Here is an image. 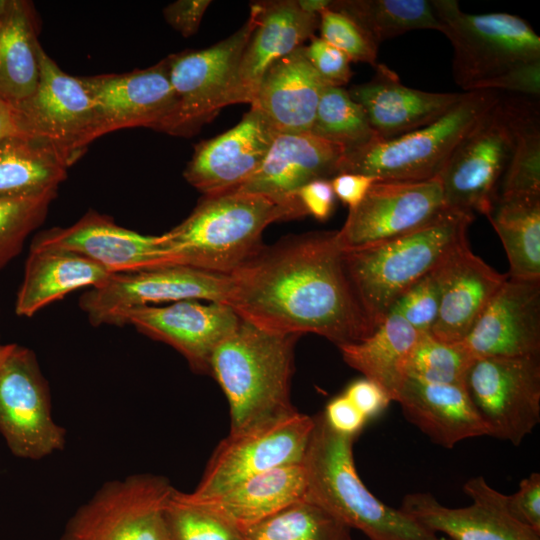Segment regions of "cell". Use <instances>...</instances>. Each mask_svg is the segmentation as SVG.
<instances>
[{
	"label": "cell",
	"mask_w": 540,
	"mask_h": 540,
	"mask_svg": "<svg viewBox=\"0 0 540 540\" xmlns=\"http://www.w3.org/2000/svg\"><path fill=\"white\" fill-rule=\"evenodd\" d=\"M472 504L450 508L429 493L407 494L400 510L431 532L448 540H540V534L516 521L508 512L506 495L493 489L482 476L463 486Z\"/></svg>",
	"instance_id": "18"
},
{
	"label": "cell",
	"mask_w": 540,
	"mask_h": 540,
	"mask_svg": "<svg viewBox=\"0 0 540 540\" xmlns=\"http://www.w3.org/2000/svg\"><path fill=\"white\" fill-rule=\"evenodd\" d=\"M258 4L247 21L226 39L201 50H185L165 58L174 105L156 131L189 137L228 106L238 63L255 27Z\"/></svg>",
	"instance_id": "8"
},
{
	"label": "cell",
	"mask_w": 540,
	"mask_h": 540,
	"mask_svg": "<svg viewBox=\"0 0 540 540\" xmlns=\"http://www.w3.org/2000/svg\"><path fill=\"white\" fill-rule=\"evenodd\" d=\"M460 343L475 359L540 356V280L507 276Z\"/></svg>",
	"instance_id": "21"
},
{
	"label": "cell",
	"mask_w": 540,
	"mask_h": 540,
	"mask_svg": "<svg viewBox=\"0 0 540 540\" xmlns=\"http://www.w3.org/2000/svg\"><path fill=\"white\" fill-rule=\"evenodd\" d=\"M210 4V0H178L167 5L163 15L173 29L184 37H190L197 32Z\"/></svg>",
	"instance_id": "47"
},
{
	"label": "cell",
	"mask_w": 540,
	"mask_h": 540,
	"mask_svg": "<svg viewBox=\"0 0 540 540\" xmlns=\"http://www.w3.org/2000/svg\"><path fill=\"white\" fill-rule=\"evenodd\" d=\"M229 291L228 274L180 265L163 266L112 274L104 284L84 293L79 305L92 325H117L127 311L152 304L183 300L226 304Z\"/></svg>",
	"instance_id": "13"
},
{
	"label": "cell",
	"mask_w": 540,
	"mask_h": 540,
	"mask_svg": "<svg viewBox=\"0 0 540 540\" xmlns=\"http://www.w3.org/2000/svg\"><path fill=\"white\" fill-rule=\"evenodd\" d=\"M473 218L449 210L405 235L342 251L350 285L374 327L411 286L468 244L467 228Z\"/></svg>",
	"instance_id": "4"
},
{
	"label": "cell",
	"mask_w": 540,
	"mask_h": 540,
	"mask_svg": "<svg viewBox=\"0 0 540 540\" xmlns=\"http://www.w3.org/2000/svg\"><path fill=\"white\" fill-rule=\"evenodd\" d=\"M506 506L516 521L540 534V474L524 478L517 492L506 495Z\"/></svg>",
	"instance_id": "46"
},
{
	"label": "cell",
	"mask_w": 540,
	"mask_h": 540,
	"mask_svg": "<svg viewBox=\"0 0 540 540\" xmlns=\"http://www.w3.org/2000/svg\"><path fill=\"white\" fill-rule=\"evenodd\" d=\"M320 38L345 53L350 61L376 68L378 44L351 17L333 9L319 15Z\"/></svg>",
	"instance_id": "43"
},
{
	"label": "cell",
	"mask_w": 540,
	"mask_h": 540,
	"mask_svg": "<svg viewBox=\"0 0 540 540\" xmlns=\"http://www.w3.org/2000/svg\"><path fill=\"white\" fill-rule=\"evenodd\" d=\"M395 401L408 421L445 448L487 435L465 385L433 384L406 377Z\"/></svg>",
	"instance_id": "29"
},
{
	"label": "cell",
	"mask_w": 540,
	"mask_h": 540,
	"mask_svg": "<svg viewBox=\"0 0 540 540\" xmlns=\"http://www.w3.org/2000/svg\"><path fill=\"white\" fill-rule=\"evenodd\" d=\"M111 275L79 254L54 248H30L15 312L18 316L31 317L77 289L101 286Z\"/></svg>",
	"instance_id": "30"
},
{
	"label": "cell",
	"mask_w": 540,
	"mask_h": 540,
	"mask_svg": "<svg viewBox=\"0 0 540 540\" xmlns=\"http://www.w3.org/2000/svg\"><path fill=\"white\" fill-rule=\"evenodd\" d=\"M170 540H244L241 532L205 510L186 502L174 490L165 509Z\"/></svg>",
	"instance_id": "41"
},
{
	"label": "cell",
	"mask_w": 540,
	"mask_h": 540,
	"mask_svg": "<svg viewBox=\"0 0 540 540\" xmlns=\"http://www.w3.org/2000/svg\"><path fill=\"white\" fill-rule=\"evenodd\" d=\"M306 216L299 205L258 193L207 195L180 224L160 235L168 266L230 274L263 245L271 223Z\"/></svg>",
	"instance_id": "2"
},
{
	"label": "cell",
	"mask_w": 540,
	"mask_h": 540,
	"mask_svg": "<svg viewBox=\"0 0 540 540\" xmlns=\"http://www.w3.org/2000/svg\"><path fill=\"white\" fill-rule=\"evenodd\" d=\"M329 8L351 17L378 45L413 30L442 31L427 0H336Z\"/></svg>",
	"instance_id": "36"
},
{
	"label": "cell",
	"mask_w": 540,
	"mask_h": 540,
	"mask_svg": "<svg viewBox=\"0 0 540 540\" xmlns=\"http://www.w3.org/2000/svg\"><path fill=\"white\" fill-rule=\"evenodd\" d=\"M507 276L464 245L444 264L439 312L429 334L447 343L461 342Z\"/></svg>",
	"instance_id": "27"
},
{
	"label": "cell",
	"mask_w": 540,
	"mask_h": 540,
	"mask_svg": "<svg viewBox=\"0 0 540 540\" xmlns=\"http://www.w3.org/2000/svg\"><path fill=\"white\" fill-rule=\"evenodd\" d=\"M449 209L438 177L423 181H380L349 210L337 231L342 251L382 243L433 222Z\"/></svg>",
	"instance_id": "16"
},
{
	"label": "cell",
	"mask_w": 540,
	"mask_h": 540,
	"mask_svg": "<svg viewBox=\"0 0 540 540\" xmlns=\"http://www.w3.org/2000/svg\"><path fill=\"white\" fill-rule=\"evenodd\" d=\"M304 53L328 85L342 87L350 81L353 75L350 59L322 38L313 36L309 45H304Z\"/></svg>",
	"instance_id": "44"
},
{
	"label": "cell",
	"mask_w": 540,
	"mask_h": 540,
	"mask_svg": "<svg viewBox=\"0 0 540 540\" xmlns=\"http://www.w3.org/2000/svg\"><path fill=\"white\" fill-rule=\"evenodd\" d=\"M453 47L452 72L464 92L529 60L540 59V37L523 18L505 12L470 14L455 0H432Z\"/></svg>",
	"instance_id": "7"
},
{
	"label": "cell",
	"mask_w": 540,
	"mask_h": 540,
	"mask_svg": "<svg viewBox=\"0 0 540 540\" xmlns=\"http://www.w3.org/2000/svg\"><path fill=\"white\" fill-rule=\"evenodd\" d=\"M54 198H0V269L20 254L27 237L44 222Z\"/></svg>",
	"instance_id": "40"
},
{
	"label": "cell",
	"mask_w": 540,
	"mask_h": 540,
	"mask_svg": "<svg viewBox=\"0 0 540 540\" xmlns=\"http://www.w3.org/2000/svg\"><path fill=\"white\" fill-rule=\"evenodd\" d=\"M344 154L342 147L311 132H280L259 169L230 192L258 193L301 206L297 191L314 180H331L338 174Z\"/></svg>",
	"instance_id": "23"
},
{
	"label": "cell",
	"mask_w": 540,
	"mask_h": 540,
	"mask_svg": "<svg viewBox=\"0 0 540 540\" xmlns=\"http://www.w3.org/2000/svg\"><path fill=\"white\" fill-rule=\"evenodd\" d=\"M327 85L307 59L303 45L270 65L250 104L277 133L310 132Z\"/></svg>",
	"instance_id": "26"
},
{
	"label": "cell",
	"mask_w": 540,
	"mask_h": 540,
	"mask_svg": "<svg viewBox=\"0 0 540 540\" xmlns=\"http://www.w3.org/2000/svg\"><path fill=\"white\" fill-rule=\"evenodd\" d=\"M368 82L352 86L351 98L364 110L379 140H389L435 121L465 92H428L403 85L397 74L383 64L376 66Z\"/></svg>",
	"instance_id": "25"
},
{
	"label": "cell",
	"mask_w": 540,
	"mask_h": 540,
	"mask_svg": "<svg viewBox=\"0 0 540 540\" xmlns=\"http://www.w3.org/2000/svg\"><path fill=\"white\" fill-rule=\"evenodd\" d=\"M512 145V132L499 97L456 146L438 176L447 208L487 216L509 164Z\"/></svg>",
	"instance_id": "12"
},
{
	"label": "cell",
	"mask_w": 540,
	"mask_h": 540,
	"mask_svg": "<svg viewBox=\"0 0 540 540\" xmlns=\"http://www.w3.org/2000/svg\"><path fill=\"white\" fill-rule=\"evenodd\" d=\"M32 5L11 0L0 31V98L16 106L36 90L40 79V50Z\"/></svg>",
	"instance_id": "33"
},
{
	"label": "cell",
	"mask_w": 540,
	"mask_h": 540,
	"mask_svg": "<svg viewBox=\"0 0 540 540\" xmlns=\"http://www.w3.org/2000/svg\"><path fill=\"white\" fill-rule=\"evenodd\" d=\"M80 79L93 100L101 136L133 127L157 130L174 105L165 59L128 73Z\"/></svg>",
	"instance_id": "22"
},
{
	"label": "cell",
	"mask_w": 540,
	"mask_h": 540,
	"mask_svg": "<svg viewBox=\"0 0 540 540\" xmlns=\"http://www.w3.org/2000/svg\"><path fill=\"white\" fill-rule=\"evenodd\" d=\"M30 248L70 251L92 260L112 274L168 266L160 235L140 234L95 211L87 212L71 226L40 232Z\"/></svg>",
	"instance_id": "19"
},
{
	"label": "cell",
	"mask_w": 540,
	"mask_h": 540,
	"mask_svg": "<svg viewBox=\"0 0 540 540\" xmlns=\"http://www.w3.org/2000/svg\"><path fill=\"white\" fill-rule=\"evenodd\" d=\"M474 357L460 343H447L420 334L406 362V377L426 383L465 385Z\"/></svg>",
	"instance_id": "39"
},
{
	"label": "cell",
	"mask_w": 540,
	"mask_h": 540,
	"mask_svg": "<svg viewBox=\"0 0 540 540\" xmlns=\"http://www.w3.org/2000/svg\"><path fill=\"white\" fill-rule=\"evenodd\" d=\"M465 388L489 436L519 445L540 422V356L476 358Z\"/></svg>",
	"instance_id": "11"
},
{
	"label": "cell",
	"mask_w": 540,
	"mask_h": 540,
	"mask_svg": "<svg viewBox=\"0 0 540 540\" xmlns=\"http://www.w3.org/2000/svg\"><path fill=\"white\" fill-rule=\"evenodd\" d=\"M296 197L306 215L319 221H326L332 215L335 206V194L329 179H318L301 187Z\"/></svg>",
	"instance_id": "48"
},
{
	"label": "cell",
	"mask_w": 540,
	"mask_h": 540,
	"mask_svg": "<svg viewBox=\"0 0 540 540\" xmlns=\"http://www.w3.org/2000/svg\"><path fill=\"white\" fill-rule=\"evenodd\" d=\"M241 319L225 303L183 300L167 306H144L120 316L117 326L133 325L143 334L176 349L198 373L210 374L216 348L238 328Z\"/></svg>",
	"instance_id": "17"
},
{
	"label": "cell",
	"mask_w": 540,
	"mask_h": 540,
	"mask_svg": "<svg viewBox=\"0 0 540 540\" xmlns=\"http://www.w3.org/2000/svg\"><path fill=\"white\" fill-rule=\"evenodd\" d=\"M276 134L251 106L233 128L195 146L184 178L204 196L234 191L259 169Z\"/></svg>",
	"instance_id": "20"
},
{
	"label": "cell",
	"mask_w": 540,
	"mask_h": 540,
	"mask_svg": "<svg viewBox=\"0 0 540 540\" xmlns=\"http://www.w3.org/2000/svg\"><path fill=\"white\" fill-rule=\"evenodd\" d=\"M344 395L367 420L379 415L391 401L379 385L366 378L352 382Z\"/></svg>",
	"instance_id": "50"
},
{
	"label": "cell",
	"mask_w": 540,
	"mask_h": 540,
	"mask_svg": "<svg viewBox=\"0 0 540 540\" xmlns=\"http://www.w3.org/2000/svg\"><path fill=\"white\" fill-rule=\"evenodd\" d=\"M3 20H0V31H1V28H2Z\"/></svg>",
	"instance_id": "54"
},
{
	"label": "cell",
	"mask_w": 540,
	"mask_h": 540,
	"mask_svg": "<svg viewBox=\"0 0 540 540\" xmlns=\"http://www.w3.org/2000/svg\"><path fill=\"white\" fill-rule=\"evenodd\" d=\"M296 2L304 12L318 16L332 3L330 0H297Z\"/></svg>",
	"instance_id": "53"
},
{
	"label": "cell",
	"mask_w": 540,
	"mask_h": 540,
	"mask_svg": "<svg viewBox=\"0 0 540 540\" xmlns=\"http://www.w3.org/2000/svg\"><path fill=\"white\" fill-rule=\"evenodd\" d=\"M314 417L295 412L271 424L228 434L214 450L203 476L191 493L200 499L221 494L266 471L302 463Z\"/></svg>",
	"instance_id": "14"
},
{
	"label": "cell",
	"mask_w": 540,
	"mask_h": 540,
	"mask_svg": "<svg viewBox=\"0 0 540 540\" xmlns=\"http://www.w3.org/2000/svg\"><path fill=\"white\" fill-rule=\"evenodd\" d=\"M13 109L25 135L50 143L73 162L101 136L93 100L80 77L61 70L43 48L38 86Z\"/></svg>",
	"instance_id": "15"
},
{
	"label": "cell",
	"mask_w": 540,
	"mask_h": 540,
	"mask_svg": "<svg viewBox=\"0 0 540 540\" xmlns=\"http://www.w3.org/2000/svg\"><path fill=\"white\" fill-rule=\"evenodd\" d=\"M420 334L402 316L389 312L370 335L338 348L350 367L395 401L406 378L407 358Z\"/></svg>",
	"instance_id": "32"
},
{
	"label": "cell",
	"mask_w": 540,
	"mask_h": 540,
	"mask_svg": "<svg viewBox=\"0 0 540 540\" xmlns=\"http://www.w3.org/2000/svg\"><path fill=\"white\" fill-rule=\"evenodd\" d=\"M310 132L339 145L345 153L379 140L363 108L346 89L331 85L322 91Z\"/></svg>",
	"instance_id": "38"
},
{
	"label": "cell",
	"mask_w": 540,
	"mask_h": 540,
	"mask_svg": "<svg viewBox=\"0 0 540 540\" xmlns=\"http://www.w3.org/2000/svg\"><path fill=\"white\" fill-rule=\"evenodd\" d=\"M499 97L494 90L465 92L457 104L430 124L346 152L338 174L357 173L380 181L436 178L456 146Z\"/></svg>",
	"instance_id": "6"
},
{
	"label": "cell",
	"mask_w": 540,
	"mask_h": 540,
	"mask_svg": "<svg viewBox=\"0 0 540 540\" xmlns=\"http://www.w3.org/2000/svg\"><path fill=\"white\" fill-rule=\"evenodd\" d=\"M354 438L335 432L323 413L314 416V428L302 461L304 499L324 508L350 529L360 530L369 540H448L369 491L355 468Z\"/></svg>",
	"instance_id": "5"
},
{
	"label": "cell",
	"mask_w": 540,
	"mask_h": 540,
	"mask_svg": "<svg viewBox=\"0 0 540 540\" xmlns=\"http://www.w3.org/2000/svg\"><path fill=\"white\" fill-rule=\"evenodd\" d=\"M174 490L153 474L109 481L70 517L60 540H170L165 509Z\"/></svg>",
	"instance_id": "9"
},
{
	"label": "cell",
	"mask_w": 540,
	"mask_h": 540,
	"mask_svg": "<svg viewBox=\"0 0 540 540\" xmlns=\"http://www.w3.org/2000/svg\"><path fill=\"white\" fill-rule=\"evenodd\" d=\"M500 100L513 145L497 197L540 195L539 100L528 96H500Z\"/></svg>",
	"instance_id": "35"
},
{
	"label": "cell",
	"mask_w": 540,
	"mask_h": 540,
	"mask_svg": "<svg viewBox=\"0 0 540 540\" xmlns=\"http://www.w3.org/2000/svg\"><path fill=\"white\" fill-rule=\"evenodd\" d=\"M74 162L50 143L31 136L0 140V198L53 195Z\"/></svg>",
	"instance_id": "31"
},
{
	"label": "cell",
	"mask_w": 540,
	"mask_h": 540,
	"mask_svg": "<svg viewBox=\"0 0 540 540\" xmlns=\"http://www.w3.org/2000/svg\"><path fill=\"white\" fill-rule=\"evenodd\" d=\"M375 181L373 177L357 173H340L330 180L335 197L347 205L349 210L361 203Z\"/></svg>",
	"instance_id": "51"
},
{
	"label": "cell",
	"mask_w": 540,
	"mask_h": 540,
	"mask_svg": "<svg viewBox=\"0 0 540 540\" xmlns=\"http://www.w3.org/2000/svg\"><path fill=\"white\" fill-rule=\"evenodd\" d=\"M445 262L411 286L390 310L402 316L421 334L430 333L436 322Z\"/></svg>",
	"instance_id": "42"
},
{
	"label": "cell",
	"mask_w": 540,
	"mask_h": 540,
	"mask_svg": "<svg viewBox=\"0 0 540 540\" xmlns=\"http://www.w3.org/2000/svg\"><path fill=\"white\" fill-rule=\"evenodd\" d=\"M2 347H3V344L0 343V352H1Z\"/></svg>",
	"instance_id": "55"
},
{
	"label": "cell",
	"mask_w": 540,
	"mask_h": 540,
	"mask_svg": "<svg viewBox=\"0 0 540 540\" xmlns=\"http://www.w3.org/2000/svg\"><path fill=\"white\" fill-rule=\"evenodd\" d=\"M305 491V471L299 463L258 474L215 496L195 499L178 490L176 495L218 516L242 533L303 500Z\"/></svg>",
	"instance_id": "28"
},
{
	"label": "cell",
	"mask_w": 540,
	"mask_h": 540,
	"mask_svg": "<svg viewBox=\"0 0 540 540\" xmlns=\"http://www.w3.org/2000/svg\"><path fill=\"white\" fill-rule=\"evenodd\" d=\"M13 136L27 135L22 132L13 107L0 98V140Z\"/></svg>",
	"instance_id": "52"
},
{
	"label": "cell",
	"mask_w": 540,
	"mask_h": 540,
	"mask_svg": "<svg viewBox=\"0 0 540 540\" xmlns=\"http://www.w3.org/2000/svg\"><path fill=\"white\" fill-rule=\"evenodd\" d=\"M337 231H315L262 246L232 271L226 304L243 321L282 335L312 333L337 347L375 327L345 272Z\"/></svg>",
	"instance_id": "1"
},
{
	"label": "cell",
	"mask_w": 540,
	"mask_h": 540,
	"mask_svg": "<svg viewBox=\"0 0 540 540\" xmlns=\"http://www.w3.org/2000/svg\"><path fill=\"white\" fill-rule=\"evenodd\" d=\"M298 335L264 331L241 320L214 351L212 375L223 390L230 434L247 432L296 412L290 400Z\"/></svg>",
	"instance_id": "3"
},
{
	"label": "cell",
	"mask_w": 540,
	"mask_h": 540,
	"mask_svg": "<svg viewBox=\"0 0 540 540\" xmlns=\"http://www.w3.org/2000/svg\"><path fill=\"white\" fill-rule=\"evenodd\" d=\"M328 425L337 433L355 437L367 418L343 394L333 398L323 413Z\"/></svg>",
	"instance_id": "49"
},
{
	"label": "cell",
	"mask_w": 540,
	"mask_h": 540,
	"mask_svg": "<svg viewBox=\"0 0 540 540\" xmlns=\"http://www.w3.org/2000/svg\"><path fill=\"white\" fill-rule=\"evenodd\" d=\"M475 90H506L538 98L540 95V59L522 62L497 77L478 84Z\"/></svg>",
	"instance_id": "45"
},
{
	"label": "cell",
	"mask_w": 540,
	"mask_h": 540,
	"mask_svg": "<svg viewBox=\"0 0 540 540\" xmlns=\"http://www.w3.org/2000/svg\"><path fill=\"white\" fill-rule=\"evenodd\" d=\"M241 534L244 540H353L347 525L306 499L285 507Z\"/></svg>",
	"instance_id": "37"
},
{
	"label": "cell",
	"mask_w": 540,
	"mask_h": 540,
	"mask_svg": "<svg viewBox=\"0 0 540 540\" xmlns=\"http://www.w3.org/2000/svg\"><path fill=\"white\" fill-rule=\"evenodd\" d=\"M0 433L12 453L26 459L44 458L65 445L37 358L18 344L3 345L0 352Z\"/></svg>",
	"instance_id": "10"
},
{
	"label": "cell",
	"mask_w": 540,
	"mask_h": 540,
	"mask_svg": "<svg viewBox=\"0 0 540 540\" xmlns=\"http://www.w3.org/2000/svg\"><path fill=\"white\" fill-rule=\"evenodd\" d=\"M255 27L241 54L228 104L251 103L265 71L311 39L319 16L296 0L260 1Z\"/></svg>",
	"instance_id": "24"
},
{
	"label": "cell",
	"mask_w": 540,
	"mask_h": 540,
	"mask_svg": "<svg viewBox=\"0 0 540 540\" xmlns=\"http://www.w3.org/2000/svg\"><path fill=\"white\" fill-rule=\"evenodd\" d=\"M487 218L505 249L508 276L540 280V195L497 197Z\"/></svg>",
	"instance_id": "34"
}]
</instances>
